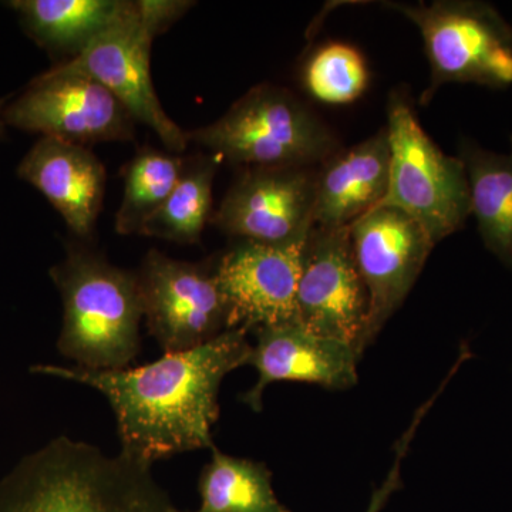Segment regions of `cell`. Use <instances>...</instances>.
Here are the masks:
<instances>
[{
  "label": "cell",
  "mask_w": 512,
  "mask_h": 512,
  "mask_svg": "<svg viewBox=\"0 0 512 512\" xmlns=\"http://www.w3.org/2000/svg\"><path fill=\"white\" fill-rule=\"evenodd\" d=\"M383 6L402 13L423 37L431 69L429 87L421 97L424 104L448 83L511 86L512 26L490 3L436 0Z\"/></svg>",
  "instance_id": "obj_7"
},
{
  "label": "cell",
  "mask_w": 512,
  "mask_h": 512,
  "mask_svg": "<svg viewBox=\"0 0 512 512\" xmlns=\"http://www.w3.org/2000/svg\"><path fill=\"white\" fill-rule=\"evenodd\" d=\"M220 160L259 167H311L338 151L330 128L298 97L258 86L217 121L188 133Z\"/></svg>",
  "instance_id": "obj_5"
},
{
  "label": "cell",
  "mask_w": 512,
  "mask_h": 512,
  "mask_svg": "<svg viewBox=\"0 0 512 512\" xmlns=\"http://www.w3.org/2000/svg\"><path fill=\"white\" fill-rule=\"evenodd\" d=\"M302 83L313 99L348 104L359 99L369 84L366 60L355 47L329 43L306 60Z\"/></svg>",
  "instance_id": "obj_22"
},
{
  "label": "cell",
  "mask_w": 512,
  "mask_h": 512,
  "mask_svg": "<svg viewBox=\"0 0 512 512\" xmlns=\"http://www.w3.org/2000/svg\"><path fill=\"white\" fill-rule=\"evenodd\" d=\"M5 99H0V137L5 133V121H3V106H5Z\"/></svg>",
  "instance_id": "obj_24"
},
{
  "label": "cell",
  "mask_w": 512,
  "mask_h": 512,
  "mask_svg": "<svg viewBox=\"0 0 512 512\" xmlns=\"http://www.w3.org/2000/svg\"><path fill=\"white\" fill-rule=\"evenodd\" d=\"M9 126L87 147L134 138V119L96 80L60 67L40 74L3 110Z\"/></svg>",
  "instance_id": "obj_8"
},
{
  "label": "cell",
  "mask_w": 512,
  "mask_h": 512,
  "mask_svg": "<svg viewBox=\"0 0 512 512\" xmlns=\"http://www.w3.org/2000/svg\"><path fill=\"white\" fill-rule=\"evenodd\" d=\"M350 239L369 295L362 356L412 291L436 244L419 222L390 207H377L353 222Z\"/></svg>",
  "instance_id": "obj_10"
},
{
  "label": "cell",
  "mask_w": 512,
  "mask_h": 512,
  "mask_svg": "<svg viewBox=\"0 0 512 512\" xmlns=\"http://www.w3.org/2000/svg\"><path fill=\"white\" fill-rule=\"evenodd\" d=\"M386 111L389 187L379 207L409 215L439 244L471 215L466 168L460 157L447 156L431 140L403 89L390 92Z\"/></svg>",
  "instance_id": "obj_6"
},
{
  "label": "cell",
  "mask_w": 512,
  "mask_h": 512,
  "mask_svg": "<svg viewBox=\"0 0 512 512\" xmlns=\"http://www.w3.org/2000/svg\"><path fill=\"white\" fill-rule=\"evenodd\" d=\"M437 394L439 393L434 394V396H437ZM434 400H436V397H431L430 402H427L420 407L419 412H417L416 416H414L412 426H410L409 430L404 433L402 439L397 441L396 460H394L392 470H390L389 476H387L386 480H384V483L380 485L377 490H375V493H373L366 512L382 511L384 505H386L387 501L390 500V497H392L394 491H397L400 487H402V474H400V468H402L403 458L406 456L407 450H409L410 443H412L414 434H416V429L419 427L420 421L423 420L424 414H426L427 410L430 409V406L434 403Z\"/></svg>",
  "instance_id": "obj_23"
},
{
  "label": "cell",
  "mask_w": 512,
  "mask_h": 512,
  "mask_svg": "<svg viewBox=\"0 0 512 512\" xmlns=\"http://www.w3.org/2000/svg\"><path fill=\"white\" fill-rule=\"evenodd\" d=\"M8 5L18 13L20 25L37 45L74 59L119 18L126 2L13 0Z\"/></svg>",
  "instance_id": "obj_18"
},
{
  "label": "cell",
  "mask_w": 512,
  "mask_h": 512,
  "mask_svg": "<svg viewBox=\"0 0 512 512\" xmlns=\"http://www.w3.org/2000/svg\"><path fill=\"white\" fill-rule=\"evenodd\" d=\"M50 275L63 301L59 352L83 369H126L140 353L144 315L137 274L70 247Z\"/></svg>",
  "instance_id": "obj_3"
},
{
  "label": "cell",
  "mask_w": 512,
  "mask_h": 512,
  "mask_svg": "<svg viewBox=\"0 0 512 512\" xmlns=\"http://www.w3.org/2000/svg\"><path fill=\"white\" fill-rule=\"evenodd\" d=\"M217 167V157H205L184 165L174 191L147 222L141 235L178 244H198L211 217L212 181Z\"/></svg>",
  "instance_id": "obj_21"
},
{
  "label": "cell",
  "mask_w": 512,
  "mask_h": 512,
  "mask_svg": "<svg viewBox=\"0 0 512 512\" xmlns=\"http://www.w3.org/2000/svg\"><path fill=\"white\" fill-rule=\"evenodd\" d=\"M192 6L180 0L126 2L119 18L74 59L57 64L106 87L134 121L146 124L174 153L187 148L188 134L165 113L151 79V45Z\"/></svg>",
  "instance_id": "obj_4"
},
{
  "label": "cell",
  "mask_w": 512,
  "mask_h": 512,
  "mask_svg": "<svg viewBox=\"0 0 512 512\" xmlns=\"http://www.w3.org/2000/svg\"><path fill=\"white\" fill-rule=\"evenodd\" d=\"M296 306L306 329L350 343L359 355L369 295L357 269L350 227H313L309 232L302 248Z\"/></svg>",
  "instance_id": "obj_11"
},
{
  "label": "cell",
  "mask_w": 512,
  "mask_h": 512,
  "mask_svg": "<svg viewBox=\"0 0 512 512\" xmlns=\"http://www.w3.org/2000/svg\"><path fill=\"white\" fill-rule=\"evenodd\" d=\"M386 127L362 143L336 151L316 175L313 227L345 228L376 210L389 187Z\"/></svg>",
  "instance_id": "obj_16"
},
{
  "label": "cell",
  "mask_w": 512,
  "mask_h": 512,
  "mask_svg": "<svg viewBox=\"0 0 512 512\" xmlns=\"http://www.w3.org/2000/svg\"><path fill=\"white\" fill-rule=\"evenodd\" d=\"M211 451L198 481L201 504L194 512H292L276 497L264 463L228 456L217 447Z\"/></svg>",
  "instance_id": "obj_19"
},
{
  "label": "cell",
  "mask_w": 512,
  "mask_h": 512,
  "mask_svg": "<svg viewBox=\"0 0 512 512\" xmlns=\"http://www.w3.org/2000/svg\"><path fill=\"white\" fill-rule=\"evenodd\" d=\"M458 157L466 168L471 215L480 237L512 269V151L497 153L466 138Z\"/></svg>",
  "instance_id": "obj_17"
},
{
  "label": "cell",
  "mask_w": 512,
  "mask_h": 512,
  "mask_svg": "<svg viewBox=\"0 0 512 512\" xmlns=\"http://www.w3.org/2000/svg\"><path fill=\"white\" fill-rule=\"evenodd\" d=\"M247 335V329H229L198 348L164 353L136 369L37 366L33 372L99 390L116 414L120 453L153 466L175 454L215 448L211 430L220 417L221 383L248 365Z\"/></svg>",
  "instance_id": "obj_1"
},
{
  "label": "cell",
  "mask_w": 512,
  "mask_h": 512,
  "mask_svg": "<svg viewBox=\"0 0 512 512\" xmlns=\"http://www.w3.org/2000/svg\"><path fill=\"white\" fill-rule=\"evenodd\" d=\"M316 175L312 167L249 168L232 185L211 221L241 241L292 244L313 228Z\"/></svg>",
  "instance_id": "obj_12"
},
{
  "label": "cell",
  "mask_w": 512,
  "mask_h": 512,
  "mask_svg": "<svg viewBox=\"0 0 512 512\" xmlns=\"http://www.w3.org/2000/svg\"><path fill=\"white\" fill-rule=\"evenodd\" d=\"M0 512H187L151 466L69 437L50 440L0 478Z\"/></svg>",
  "instance_id": "obj_2"
},
{
  "label": "cell",
  "mask_w": 512,
  "mask_h": 512,
  "mask_svg": "<svg viewBox=\"0 0 512 512\" xmlns=\"http://www.w3.org/2000/svg\"><path fill=\"white\" fill-rule=\"evenodd\" d=\"M183 158L146 147L127 164L124 194L116 215L120 235H141L168 200L184 171Z\"/></svg>",
  "instance_id": "obj_20"
},
{
  "label": "cell",
  "mask_w": 512,
  "mask_h": 512,
  "mask_svg": "<svg viewBox=\"0 0 512 512\" xmlns=\"http://www.w3.org/2000/svg\"><path fill=\"white\" fill-rule=\"evenodd\" d=\"M305 241H241L218 259L214 272L227 302L229 329L249 332L299 322L296 293Z\"/></svg>",
  "instance_id": "obj_13"
},
{
  "label": "cell",
  "mask_w": 512,
  "mask_h": 512,
  "mask_svg": "<svg viewBox=\"0 0 512 512\" xmlns=\"http://www.w3.org/2000/svg\"><path fill=\"white\" fill-rule=\"evenodd\" d=\"M18 175L45 195L77 237H92L107 175L89 148L42 137L19 164Z\"/></svg>",
  "instance_id": "obj_15"
},
{
  "label": "cell",
  "mask_w": 512,
  "mask_h": 512,
  "mask_svg": "<svg viewBox=\"0 0 512 512\" xmlns=\"http://www.w3.org/2000/svg\"><path fill=\"white\" fill-rule=\"evenodd\" d=\"M248 365L255 367L258 380L242 396L254 412L262 410L266 387L276 382L318 384L343 390L357 383L360 356L350 343L325 338L299 322L256 329Z\"/></svg>",
  "instance_id": "obj_14"
},
{
  "label": "cell",
  "mask_w": 512,
  "mask_h": 512,
  "mask_svg": "<svg viewBox=\"0 0 512 512\" xmlns=\"http://www.w3.org/2000/svg\"><path fill=\"white\" fill-rule=\"evenodd\" d=\"M137 278L148 330L164 353L198 348L229 330L228 306L214 268L151 249Z\"/></svg>",
  "instance_id": "obj_9"
}]
</instances>
